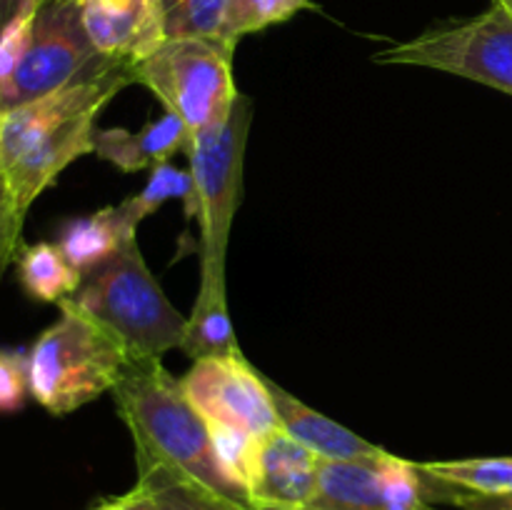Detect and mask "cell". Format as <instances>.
Masks as SVG:
<instances>
[{
  "mask_svg": "<svg viewBox=\"0 0 512 510\" xmlns=\"http://www.w3.org/2000/svg\"><path fill=\"white\" fill-rule=\"evenodd\" d=\"M128 85H135V68L110 60L95 73L3 115L0 165L20 208L30 210L68 165L93 155L100 110Z\"/></svg>",
  "mask_w": 512,
  "mask_h": 510,
  "instance_id": "obj_1",
  "label": "cell"
},
{
  "mask_svg": "<svg viewBox=\"0 0 512 510\" xmlns=\"http://www.w3.org/2000/svg\"><path fill=\"white\" fill-rule=\"evenodd\" d=\"M118 415L128 425L135 455L178 470L180 475L243 510H258L233 485L215 455L210 423L185 395L183 383L160 360L130 363L113 388Z\"/></svg>",
  "mask_w": 512,
  "mask_h": 510,
  "instance_id": "obj_2",
  "label": "cell"
},
{
  "mask_svg": "<svg viewBox=\"0 0 512 510\" xmlns=\"http://www.w3.org/2000/svg\"><path fill=\"white\" fill-rule=\"evenodd\" d=\"M63 303L108 330L133 363L160 360L183 345L188 318L160 288L140 253L138 238L88 270L80 288Z\"/></svg>",
  "mask_w": 512,
  "mask_h": 510,
  "instance_id": "obj_3",
  "label": "cell"
},
{
  "mask_svg": "<svg viewBox=\"0 0 512 510\" xmlns=\"http://www.w3.org/2000/svg\"><path fill=\"white\" fill-rule=\"evenodd\" d=\"M130 363L108 330L63 303L60 318L28 350L30 398L60 418L113 393Z\"/></svg>",
  "mask_w": 512,
  "mask_h": 510,
  "instance_id": "obj_4",
  "label": "cell"
},
{
  "mask_svg": "<svg viewBox=\"0 0 512 510\" xmlns=\"http://www.w3.org/2000/svg\"><path fill=\"white\" fill-rule=\"evenodd\" d=\"M253 103L238 95L233 113L218 128L185 145L195 180V218L200 225V285L198 298L223 300L225 258L233 220L243 200V165L248 148Z\"/></svg>",
  "mask_w": 512,
  "mask_h": 510,
  "instance_id": "obj_5",
  "label": "cell"
},
{
  "mask_svg": "<svg viewBox=\"0 0 512 510\" xmlns=\"http://www.w3.org/2000/svg\"><path fill=\"white\" fill-rule=\"evenodd\" d=\"M235 48L225 38H168L135 68V83L145 85L163 110L178 115L193 140L223 125L238 103Z\"/></svg>",
  "mask_w": 512,
  "mask_h": 510,
  "instance_id": "obj_6",
  "label": "cell"
},
{
  "mask_svg": "<svg viewBox=\"0 0 512 510\" xmlns=\"http://www.w3.org/2000/svg\"><path fill=\"white\" fill-rule=\"evenodd\" d=\"M380 65H413L475 80L512 95V13L493 3L485 13L425 30L373 55Z\"/></svg>",
  "mask_w": 512,
  "mask_h": 510,
  "instance_id": "obj_7",
  "label": "cell"
},
{
  "mask_svg": "<svg viewBox=\"0 0 512 510\" xmlns=\"http://www.w3.org/2000/svg\"><path fill=\"white\" fill-rule=\"evenodd\" d=\"M110 63L85 33L78 0H43L35 15L28 50L13 78L0 88L8 113L15 105L48 95Z\"/></svg>",
  "mask_w": 512,
  "mask_h": 510,
  "instance_id": "obj_8",
  "label": "cell"
},
{
  "mask_svg": "<svg viewBox=\"0 0 512 510\" xmlns=\"http://www.w3.org/2000/svg\"><path fill=\"white\" fill-rule=\"evenodd\" d=\"M185 395L210 425L268 438L280 428L265 375L243 355L193 360L180 378Z\"/></svg>",
  "mask_w": 512,
  "mask_h": 510,
  "instance_id": "obj_9",
  "label": "cell"
},
{
  "mask_svg": "<svg viewBox=\"0 0 512 510\" xmlns=\"http://www.w3.org/2000/svg\"><path fill=\"white\" fill-rule=\"evenodd\" d=\"M90 43L103 58L138 68L168 40L160 0H78Z\"/></svg>",
  "mask_w": 512,
  "mask_h": 510,
  "instance_id": "obj_10",
  "label": "cell"
},
{
  "mask_svg": "<svg viewBox=\"0 0 512 510\" xmlns=\"http://www.w3.org/2000/svg\"><path fill=\"white\" fill-rule=\"evenodd\" d=\"M320 460L283 428L263 438L250 490L255 508H308L318 493Z\"/></svg>",
  "mask_w": 512,
  "mask_h": 510,
  "instance_id": "obj_11",
  "label": "cell"
},
{
  "mask_svg": "<svg viewBox=\"0 0 512 510\" xmlns=\"http://www.w3.org/2000/svg\"><path fill=\"white\" fill-rule=\"evenodd\" d=\"M273 398L275 413H278V423L290 438L303 443L305 448L313 450L318 458L323 460H358L368 458V455H378L380 445L370 443V440L360 438L358 433L340 425L338 420L328 418V415L318 413V410L308 408L303 400L290 395L283 385L275 380L265 378Z\"/></svg>",
  "mask_w": 512,
  "mask_h": 510,
  "instance_id": "obj_12",
  "label": "cell"
},
{
  "mask_svg": "<svg viewBox=\"0 0 512 510\" xmlns=\"http://www.w3.org/2000/svg\"><path fill=\"white\" fill-rule=\"evenodd\" d=\"M188 140L183 120L165 110L158 120H150L140 130L98 128L93 155L115 165L120 173H140L168 163L170 155L185 150Z\"/></svg>",
  "mask_w": 512,
  "mask_h": 510,
  "instance_id": "obj_13",
  "label": "cell"
},
{
  "mask_svg": "<svg viewBox=\"0 0 512 510\" xmlns=\"http://www.w3.org/2000/svg\"><path fill=\"white\" fill-rule=\"evenodd\" d=\"M388 450L358 460H320V480L310 510H388Z\"/></svg>",
  "mask_w": 512,
  "mask_h": 510,
  "instance_id": "obj_14",
  "label": "cell"
},
{
  "mask_svg": "<svg viewBox=\"0 0 512 510\" xmlns=\"http://www.w3.org/2000/svg\"><path fill=\"white\" fill-rule=\"evenodd\" d=\"M138 238V228L125 218L123 208L108 205L98 213L73 218L60 228L58 245L68 263L80 273H88L95 265L113 258L125 243Z\"/></svg>",
  "mask_w": 512,
  "mask_h": 510,
  "instance_id": "obj_15",
  "label": "cell"
},
{
  "mask_svg": "<svg viewBox=\"0 0 512 510\" xmlns=\"http://www.w3.org/2000/svg\"><path fill=\"white\" fill-rule=\"evenodd\" d=\"M18 280L25 295L38 303L60 305L83 283V273L68 263L58 243H33L20 248Z\"/></svg>",
  "mask_w": 512,
  "mask_h": 510,
  "instance_id": "obj_16",
  "label": "cell"
},
{
  "mask_svg": "<svg viewBox=\"0 0 512 510\" xmlns=\"http://www.w3.org/2000/svg\"><path fill=\"white\" fill-rule=\"evenodd\" d=\"M135 465H138V483L153 498L158 510H243L158 460L135 455Z\"/></svg>",
  "mask_w": 512,
  "mask_h": 510,
  "instance_id": "obj_17",
  "label": "cell"
},
{
  "mask_svg": "<svg viewBox=\"0 0 512 510\" xmlns=\"http://www.w3.org/2000/svg\"><path fill=\"white\" fill-rule=\"evenodd\" d=\"M180 350L193 360L243 355L238 338H235L233 320H230L228 313V298H195L193 313H190L188 325H185V338Z\"/></svg>",
  "mask_w": 512,
  "mask_h": 510,
  "instance_id": "obj_18",
  "label": "cell"
},
{
  "mask_svg": "<svg viewBox=\"0 0 512 510\" xmlns=\"http://www.w3.org/2000/svg\"><path fill=\"white\" fill-rule=\"evenodd\" d=\"M428 478L473 495L512 493V455L510 458H465L418 463Z\"/></svg>",
  "mask_w": 512,
  "mask_h": 510,
  "instance_id": "obj_19",
  "label": "cell"
},
{
  "mask_svg": "<svg viewBox=\"0 0 512 510\" xmlns=\"http://www.w3.org/2000/svg\"><path fill=\"white\" fill-rule=\"evenodd\" d=\"M183 200L185 215L195 218V180L190 170H180L170 163H160L150 168V178L140 193L130 195L128 200L120 203L125 218L138 228L148 215L163 208L168 200Z\"/></svg>",
  "mask_w": 512,
  "mask_h": 510,
  "instance_id": "obj_20",
  "label": "cell"
},
{
  "mask_svg": "<svg viewBox=\"0 0 512 510\" xmlns=\"http://www.w3.org/2000/svg\"><path fill=\"white\" fill-rule=\"evenodd\" d=\"M305 8L310 0H228L223 38L238 45L245 35L285 23Z\"/></svg>",
  "mask_w": 512,
  "mask_h": 510,
  "instance_id": "obj_21",
  "label": "cell"
},
{
  "mask_svg": "<svg viewBox=\"0 0 512 510\" xmlns=\"http://www.w3.org/2000/svg\"><path fill=\"white\" fill-rule=\"evenodd\" d=\"M168 38H223L228 0H160Z\"/></svg>",
  "mask_w": 512,
  "mask_h": 510,
  "instance_id": "obj_22",
  "label": "cell"
},
{
  "mask_svg": "<svg viewBox=\"0 0 512 510\" xmlns=\"http://www.w3.org/2000/svg\"><path fill=\"white\" fill-rule=\"evenodd\" d=\"M40 3L43 0H23L13 18L0 28V88L13 78L25 50H28Z\"/></svg>",
  "mask_w": 512,
  "mask_h": 510,
  "instance_id": "obj_23",
  "label": "cell"
},
{
  "mask_svg": "<svg viewBox=\"0 0 512 510\" xmlns=\"http://www.w3.org/2000/svg\"><path fill=\"white\" fill-rule=\"evenodd\" d=\"M28 210L20 208L18 198L13 193L8 175L0 165V280H3L8 265L18 258L20 253V235H23V223Z\"/></svg>",
  "mask_w": 512,
  "mask_h": 510,
  "instance_id": "obj_24",
  "label": "cell"
},
{
  "mask_svg": "<svg viewBox=\"0 0 512 510\" xmlns=\"http://www.w3.org/2000/svg\"><path fill=\"white\" fill-rule=\"evenodd\" d=\"M28 398V353L0 348V413H15Z\"/></svg>",
  "mask_w": 512,
  "mask_h": 510,
  "instance_id": "obj_25",
  "label": "cell"
},
{
  "mask_svg": "<svg viewBox=\"0 0 512 510\" xmlns=\"http://www.w3.org/2000/svg\"><path fill=\"white\" fill-rule=\"evenodd\" d=\"M423 473V470H420ZM425 480V493H428L430 503L440 500V503H450L455 510H512V493L508 495H473L463 493V490L448 488V485L438 483V480L428 478Z\"/></svg>",
  "mask_w": 512,
  "mask_h": 510,
  "instance_id": "obj_26",
  "label": "cell"
},
{
  "mask_svg": "<svg viewBox=\"0 0 512 510\" xmlns=\"http://www.w3.org/2000/svg\"><path fill=\"white\" fill-rule=\"evenodd\" d=\"M125 510H158L155 508L153 498L145 493V488L140 483H135V488H130V500L125 505Z\"/></svg>",
  "mask_w": 512,
  "mask_h": 510,
  "instance_id": "obj_27",
  "label": "cell"
},
{
  "mask_svg": "<svg viewBox=\"0 0 512 510\" xmlns=\"http://www.w3.org/2000/svg\"><path fill=\"white\" fill-rule=\"evenodd\" d=\"M128 500H130V490H128V493L118 495V498H110V500H105V503L93 505V508H90V510H125Z\"/></svg>",
  "mask_w": 512,
  "mask_h": 510,
  "instance_id": "obj_28",
  "label": "cell"
},
{
  "mask_svg": "<svg viewBox=\"0 0 512 510\" xmlns=\"http://www.w3.org/2000/svg\"><path fill=\"white\" fill-rule=\"evenodd\" d=\"M20 3H23V0H0V28L13 18L15 10L20 8Z\"/></svg>",
  "mask_w": 512,
  "mask_h": 510,
  "instance_id": "obj_29",
  "label": "cell"
},
{
  "mask_svg": "<svg viewBox=\"0 0 512 510\" xmlns=\"http://www.w3.org/2000/svg\"><path fill=\"white\" fill-rule=\"evenodd\" d=\"M493 3H500V5H505V8H508L510 13H512V0H493Z\"/></svg>",
  "mask_w": 512,
  "mask_h": 510,
  "instance_id": "obj_30",
  "label": "cell"
},
{
  "mask_svg": "<svg viewBox=\"0 0 512 510\" xmlns=\"http://www.w3.org/2000/svg\"><path fill=\"white\" fill-rule=\"evenodd\" d=\"M3 115H5V108H3V100H0V123H3Z\"/></svg>",
  "mask_w": 512,
  "mask_h": 510,
  "instance_id": "obj_31",
  "label": "cell"
},
{
  "mask_svg": "<svg viewBox=\"0 0 512 510\" xmlns=\"http://www.w3.org/2000/svg\"><path fill=\"white\" fill-rule=\"evenodd\" d=\"M260 510H285V508H260ZM298 510H310V508H298Z\"/></svg>",
  "mask_w": 512,
  "mask_h": 510,
  "instance_id": "obj_32",
  "label": "cell"
}]
</instances>
